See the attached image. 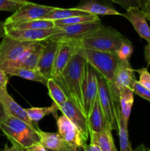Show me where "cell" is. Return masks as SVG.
Listing matches in <instances>:
<instances>
[{"label":"cell","mask_w":150,"mask_h":151,"mask_svg":"<svg viewBox=\"0 0 150 151\" xmlns=\"http://www.w3.org/2000/svg\"><path fill=\"white\" fill-rule=\"evenodd\" d=\"M87 63L86 60L76 53L71 59L63 72L57 78H53L61 87L68 97L74 100L83 111L82 87Z\"/></svg>","instance_id":"6da1fadb"},{"label":"cell","mask_w":150,"mask_h":151,"mask_svg":"<svg viewBox=\"0 0 150 151\" xmlns=\"http://www.w3.org/2000/svg\"><path fill=\"white\" fill-rule=\"evenodd\" d=\"M126 37L112 27L100 25L99 28L78 39L80 48L116 52Z\"/></svg>","instance_id":"7a4b0ae2"},{"label":"cell","mask_w":150,"mask_h":151,"mask_svg":"<svg viewBox=\"0 0 150 151\" xmlns=\"http://www.w3.org/2000/svg\"><path fill=\"white\" fill-rule=\"evenodd\" d=\"M0 130L7 137L12 145L27 148L40 142L37 129L32 128L24 121L11 116H7L0 121Z\"/></svg>","instance_id":"3957f363"},{"label":"cell","mask_w":150,"mask_h":151,"mask_svg":"<svg viewBox=\"0 0 150 151\" xmlns=\"http://www.w3.org/2000/svg\"><path fill=\"white\" fill-rule=\"evenodd\" d=\"M37 41H22L9 37L3 38L0 44V69L18 67Z\"/></svg>","instance_id":"277c9868"},{"label":"cell","mask_w":150,"mask_h":151,"mask_svg":"<svg viewBox=\"0 0 150 151\" xmlns=\"http://www.w3.org/2000/svg\"><path fill=\"white\" fill-rule=\"evenodd\" d=\"M77 53L108 82L112 81L120 60L117 53L85 48H80Z\"/></svg>","instance_id":"5b68a950"},{"label":"cell","mask_w":150,"mask_h":151,"mask_svg":"<svg viewBox=\"0 0 150 151\" xmlns=\"http://www.w3.org/2000/svg\"><path fill=\"white\" fill-rule=\"evenodd\" d=\"M54 8V7L51 6L26 1L21 4L19 8L4 21V23L5 25L18 24L35 19H41Z\"/></svg>","instance_id":"8992f818"},{"label":"cell","mask_w":150,"mask_h":151,"mask_svg":"<svg viewBox=\"0 0 150 151\" xmlns=\"http://www.w3.org/2000/svg\"><path fill=\"white\" fill-rule=\"evenodd\" d=\"M134 70L130 66L129 60H119L114 75L110 82H108L113 99L119 103L120 91L123 88H132L134 81L136 80Z\"/></svg>","instance_id":"52a82bcc"},{"label":"cell","mask_w":150,"mask_h":151,"mask_svg":"<svg viewBox=\"0 0 150 151\" xmlns=\"http://www.w3.org/2000/svg\"><path fill=\"white\" fill-rule=\"evenodd\" d=\"M96 77L98 82V97L100 106L111 131L116 130L117 128L116 118V103L117 102L113 99L107 80L97 72Z\"/></svg>","instance_id":"ba28073f"},{"label":"cell","mask_w":150,"mask_h":151,"mask_svg":"<svg viewBox=\"0 0 150 151\" xmlns=\"http://www.w3.org/2000/svg\"><path fill=\"white\" fill-rule=\"evenodd\" d=\"M53 40L60 41L51 73V78H55L63 72L71 59L78 52L80 47L78 39L62 38Z\"/></svg>","instance_id":"9c48e42d"},{"label":"cell","mask_w":150,"mask_h":151,"mask_svg":"<svg viewBox=\"0 0 150 151\" xmlns=\"http://www.w3.org/2000/svg\"><path fill=\"white\" fill-rule=\"evenodd\" d=\"M58 134L67 145L71 147H85L87 140L77 127L63 114L57 119Z\"/></svg>","instance_id":"30bf717a"},{"label":"cell","mask_w":150,"mask_h":151,"mask_svg":"<svg viewBox=\"0 0 150 151\" xmlns=\"http://www.w3.org/2000/svg\"><path fill=\"white\" fill-rule=\"evenodd\" d=\"M97 96H98V82H97L96 72L89 63H87L85 81L82 87L84 112L87 117L94 106Z\"/></svg>","instance_id":"8fae6325"},{"label":"cell","mask_w":150,"mask_h":151,"mask_svg":"<svg viewBox=\"0 0 150 151\" xmlns=\"http://www.w3.org/2000/svg\"><path fill=\"white\" fill-rule=\"evenodd\" d=\"M58 109L77 127L85 139L88 140L90 136L88 117L77 104L69 98L64 104L58 107Z\"/></svg>","instance_id":"7c38bea8"},{"label":"cell","mask_w":150,"mask_h":151,"mask_svg":"<svg viewBox=\"0 0 150 151\" xmlns=\"http://www.w3.org/2000/svg\"><path fill=\"white\" fill-rule=\"evenodd\" d=\"M60 41L48 38L43 41V49L37 69L46 78H51L53 66Z\"/></svg>","instance_id":"4fadbf2b"},{"label":"cell","mask_w":150,"mask_h":151,"mask_svg":"<svg viewBox=\"0 0 150 151\" xmlns=\"http://www.w3.org/2000/svg\"><path fill=\"white\" fill-rule=\"evenodd\" d=\"M60 32L59 27L41 29H6V35L22 41H44Z\"/></svg>","instance_id":"5bb4252c"},{"label":"cell","mask_w":150,"mask_h":151,"mask_svg":"<svg viewBox=\"0 0 150 151\" xmlns=\"http://www.w3.org/2000/svg\"><path fill=\"white\" fill-rule=\"evenodd\" d=\"M0 102L4 107L7 116H11L21 119L35 129L38 128L37 123L32 122L29 117L25 109L19 106L8 94L7 88H0Z\"/></svg>","instance_id":"9a60e30c"},{"label":"cell","mask_w":150,"mask_h":151,"mask_svg":"<svg viewBox=\"0 0 150 151\" xmlns=\"http://www.w3.org/2000/svg\"><path fill=\"white\" fill-rule=\"evenodd\" d=\"M123 17L127 19L133 26L140 37L150 44V27L147 23L146 14L139 7H130L127 9Z\"/></svg>","instance_id":"2e32d148"},{"label":"cell","mask_w":150,"mask_h":151,"mask_svg":"<svg viewBox=\"0 0 150 151\" xmlns=\"http://www.w3.org/2000/svg\"><path fill=\"white\" fill-rule=\"evenodd\" d=\"M101 24V22H97L72 25H64V26L59 27L61 29V32L60 33L53 35L49 38L58 39V38H71V39H79L89 32L96 29Z\"/></svg>","instance_id":"e0dca14e"},{"label":"cell","mask_w":150,"mask_h":151,"mask_svg":"<svg viewBox=\"0 0 150 151\" xmlns=\"http://www.w3.org/2000/svg\"><path fill=\"white\" fill-rule=\"evenodd\" d=\"M76 8L96 16H123V13H121L113 6L102 0H82Z\"/></svg>","instance_id":"ac0fdd59"},{"label":"cell","mask_w":150,"mask_h":151,"mask_svg":"<svg viewBox=\"0 0 150 151\" xmlns=\"http://www.w3.org/2000/svg\"><path fill=\"white\" fill-rule=\"evenodd\" d=\"M88 123L90 132L99 133L107 128L110 129L108 122L100 106L98 96L96 99L91 112L88 116Z\"/></svg>","instance_id":"d6986e66"},{"label":"cell","mask_w":150,"mask_h":151,"mask_svg":"<svg viewBox=\"0 0 150 151\" xmlns=\"http://www.w3.org/2000/svg\"><path fill=\"white\" fill-rule=\"evenodd\" d=\"M4 72L10 76H17L23 79L34 82L41 83L44 85H46L48 78L44 77L38 69H31L26 68L16 67L9 68L4 70Z\"/></svg>","instance_id":"ffe728a7"},{"label":"cell","mask_w":150,"mask_h":151,"mask_svg":"<svg viewBox=\"0 0 150 151\" xmlns=\"http://www.w3.org/2000/svg\"><path fill=\"white\" fill-rule=\"evenodd\" d=\"M37 132L40 138V143L46 149L53 150H60L66 147V144L60 135L57 133L45 132L37 128Z\"/></svg>","instance_id":"44dd1931"},{"label":"cell","mask_w":150,"mask_h":151,"mask_svg":"<svg viewBox=\"0 0 150 151\" xmlns=\"http://www.w3.org/2000/svg\"><path fill=\"white\" fill-rule=\"evenodd\" d=\"M116 118L119 131L120 151H132L128 134V123H126L122 119L119 103H116Z\"/></svg>","instance_id":"7402d4cb"},{"label":"cell","mask_w":150,"mask_h":151,"mask_svg":"<svg viewBox=\"0 0 150 151\" xmlns=\"http://www.w3.org/2000/svg\"><path fill=\"white\" fill-rule=\"evenodd\" d=\"M134 103V92L131 88L125 87L120 91L119 94V106L122 119L128 123Z\"/></svg>","instance_id":"603a6c76"},{"label":"cell","mask_w":150,"mask_h":151,"mask_svg":"<svg viewBox=\"0 0 150 151\" xmlns=\"http://www.w3.org/2000/svg\"><path fill=\"white\" fill-rule=\"evenodd\" d=\"M43 49V41H37L22 60L18 67L37 69ZM16 68V67H15Z\"/></svg>","instance_id":"cb8c5ba5"},{"label":"cell","mask_w":150,"mask_h":151,"mask_svg":"<svg viewBox=\"0 0 150 151\" xmlns=\"http://www.w3.org/2000/svg\"><path fill=\"white\" fill-rule=\"evenodd\" d=\"M90 13H86L83 10H79L76 8H60V7H54L52 10L49 12L48 14L46 15L41 19L45 20H60V19H67V18L72 17L76 16H84L88 15Z\"/></svg>","instance_id":"d4e9b609"},{"label":"cell","mask_w":150,"mask_h":151,"mask_svg":"<svg viewBox=\"0 0 150 151\" xmlns=\"http://www.w3.org/2000/svg\"><path fill=\"white\" fill-rule=\"evenodd\" d=\"M54 21L45 20V19H35L24 23L18 24L5 25L6 29H49L55 27Z\"/></svg>","instance_id":"484cf974"},{"label":"cell","mask_w":150,"mask_h":151,"mask_svg":"<svg viewBox=\"0 0 150 151\" xmlns=\"http://www.w3.org/2000/svg\"><path fill=\"white\" fill-rule=\"evenodd\" d=\"M28 116L30 118L31 120L35 123H37L40 120L43 119L44 116H48L49 114H53L54 118H57V112L59 110L58 107L54 103H52L49 107H44V108H29V109H25Z\"/></svg>","instance_id":"4316f807"},{"label":"cell","mask_w":150,"mask_h":151,"mask_svg":"<svg viewBox=\"0 0 150 151\" xmlns=\"http://www.w3.org/2000/svg\"><path fill=\"white\" fill-rule=\"evenodd\" d=\"M46 86L49 90V95L57 107H60L67 101L69 99L68 96L53 78H49L48 80Z\"/></svg>","instance_id":"83f0119b"},{"label":"cell","mask_w":150,"mask_h":151,"mask_svg":"<svg viewBox=\"0 0 150 151\" xmlns=\"http://www.w3.org/2000/svg\"><path fill=\"white\" fill-rule=\"evenodd\" d=\"M111 130L107 128L99 133L90 132L95 137L101 151H118L115 145Z\"/></svg>","instance_id":"f1b7e54d"},{"label":"cell","mask_w":150,"mask_h":151,"mask_svg":"<svg viewBox=\"0 0 150 151\" xmlns=\"http://www.w3.org/2000/svg\"><path fill=\"white\" fill-rule=\"evenodd\" d=\"M56 27H61L64 25L77 24L89 23V22H100L99 16L94 14L84 15V16H76L67 19L54 21Z\"/></svg>","instance_id":"f546056e"},{"label":"cell","mask_w":150,"mask_h":151,"mask_svg":"<svg viewBox=\"0 0 150 151\" xmlns=\"http://www.w3.org/2000/svg\"><path fill=\"white\" fill-rule=\"evenodd\" d=\"M132 52H133V47L132 43L127 38L122 42L118 51L116 52L118 57L120 60H129Z\"/></svg>","instance_id":"4dcf8cb0"},{"label":"cell","mask_w":150,"mask_h":151,"mask_svg":"<svg viewBox=\"0 0 150 151\" xmlns=\"http://www.w3.org/2000/svg\"><path fill=\"white\" fill-rule=\"evenodd\" d=\"M132 89L134 94L142 97L143 99L147 100V101L150 102V89L140 83L139 81H138L137 80L134 81L132 86Z\"/></svg>","instance_id":"1f68e13d"},{"label":"cell","mask_w":150,"mask_h":151,"mask_svg":"<svg viewBox=\"0 0 150 151\" xmlns=\"http://www.w3.org/2000/svg\"><path fill=\"white\" fill-rule=\"evenodd\" d=\"M110 1L119 4L126 10L130 7L141 8L144 0H110Z\"/></svg>","instance_id":"d6a6232c"},{"label":"cell","mask_w":150,"mask_h":151,"mask_svg":"<svg viewBox=\"0 0 150 151\" xmlns=\"http://www.w3.org/2000/svg\"><path fill=\"white\" fill-rule=\"evenodd\" d=\"M139 75V83L145 87L150 89V73L149 72L147 68H141V69L135 70Z\"/></svg>","instance_id":"836d02e7"},{"label":"cell","mask_w":150,"mask_h":151,"mask_svg":"<svg viewBox=\"0 0 150 151\" xmlns=\"http://www.w3.org/2000/svg\"><path fill=\"white\" fill-rule=\"evenodd\" d=\"M19 6L10 0H0V11L15 12Z\"/></svg>","instance_id":"e575fe53"},{"label":"cell","mask_w":150,"mask_h":151,"mask_svg":"<svg viewBox=\"0 0 150 151\" xmlns=\"http://www.w3.org/2000/svg\"><path fill=\"white\" fill-rule=\"evenodd\" d=\"M90 137H91V143L89 145H85V151H101L98 142L96 140L95 137L92 134H90Z\"/></svg>","instance_id":"d590c367"},{"label":"cell","mask_w":150,"mask_h":151,"mask_svg":"<svg viewBox=\"0 0 150 151\" xmlns=\"http://www.w3.org/2000/svg\"><path fill=\"white\" fill-rule=\"evenodd\" d=\"M8 81V75L4 70L0 69V88H7Z\"/></svg>","instance_id":"8d00e7d4"},{"label":"cell","mask_w":150,"mask_h":151,"mask_svg":"<svg viewBox=\"0 0 150 151\" xmlns=\"http://www.w3.org/2000/svg\"><path fill=\"white\" fill-rule=\"evenodd\" d=\"M141 9L145 13L146 19L150 21V0H144Z\"/></svg>","instance_id":"74e56055"},{"label":"cell","mask_w":150,"mask_h":151,"mask_svg":"<svg viewBox=\"0 0 150 151\" xmlns=\"http://www.w3.org/2000/svg\"><path fill=\"white\" fill-rule=\"evenodd\" d=\"M30 151H47V149L42 145L40 142L35 143L32 145L30 147H27Z\"/></svg>","instance_id":"f35d334b"},{"label":"cell","mask_w":150,"mask_h":151,"mask_svg":"<svg viewBox=\"0 0 150 151\" xmlns=\"http://www.w3.org/2000/svg\"><path fill=\"white\" fill-rule=\"evenodd\" d=\"M144 58L149 66H150V44L144 47Z\"/></svg>","instance_id":"ab89813d"},{"label":"cell","mask_w":150,"mask_h":151,"mask_svg":"<svg viewBox=\"0 0 150 151\" xmlns=\"http://www.w3.org/2000/svg\"><path fill=\"white\" fill-rule=\"evenodd\" d=\"M2 151H24V149L22 147L14 145H12V146H10V147L6 145Z\"/></svg>","instance_id":"60d3db41"},{"label":"cell","mask_w":150,"mask_h":151,"mask_svg":"<svg viewBox=\"0 0 150 151\" xmlns=\"http://www.w3.org/2000/svg\"><path fill=\"white\" fill-rule=\"evenodd\" d=\"M6 35V28L4 22L0 21V39L3 38Z\"/></svg>","instance_id":"b9f144b4"},{"label":"cell","mask_w":150,"mask_h":151,"mask_svg":"<svg viewBox=\"0 0 150 151\" xmlns=\"http://www.w3.org/2000/svg\"><path fill=\"white\" fill-rule=\"evenodd\" d=\"M66 151H85V147H74L71 146H69L66 145Z\"/></svg>","instance_id":"7bdbcfd3"},{"label":"cell","mask_w":150,"mask_h":151,"mask_svg":"<svg viewBox=\"0 0 150 151\" xmlns=\"http://www.w3.org/2000/svg\"><path fill=\"white\" fill-rule=\"evenodd\" d=\"M6 116H7V114H6L5 111H4V109L2 104H1V103L0 102V121L5 119Z\"/></svg>","instance_id":"ee69618b"},{"label":"cell","mask_w":150,"mask_h":151,"mask_svg":"<svg viewBox=\"0 0 150 151\" xmlns=\"http://www.w3.org/2000/svg\"><path fill=\"white\" fill-rule=\"evenodd\" d=\"M10 1H13V2L19 4V5H21V4H23V3L24 2H26V1H28L29 0H10Z\"/></svg>","instance_id":"f6af8a7d"},{"label":"cell","mask_w":150,"mask_h":151,"mask_svg":"<svg viewBox=\"0 0 150 151\" xmlns=\"http://www.w3.org/2000/svg\"><path fill=\"white\" fill-rule=\"evenodd\" d=\"M136 151H147V147L144 145H141L136 149Z\"/></svg>","instance_id":"bcb514c9"},{"label":"cell","mask_w":150,"mask_h":151,"mask_svg":"<svg viewBox=\"0 0 150 151\" xmlns=\"http://www.w3.org/2000/svg\"><path fill=\"white\" fill-rule=\"evenodd\" d=\"M47 151H66V149H63V150H49V149H47Z\"/></svg>","instance_id":"7dc6e473"},{"label":"cell","mask_w":150,"mask_h":151,"mask_svg":"<svg viewBox=\"0 0 150 151\" xmlns=\"http://www.w3.org/2000/svg\"><path fill=\"white\" fill-rule=\"evenodd\" d=\"M23 149H24V151H30L29 149H27V148H23Z\"/></svg>","instance_id":"c3c4849f"},{"label":"cell","mask_w":150,"mask_h":151,"mask_svg":"<svg viewBox=\"0 0 150 151\" xmlns=\"http://www.w3.org/2000/svg\"><path fill=\"white\" fill-rule=\"evenodd\" d=\"M147 151H150V149H149V148H147Z\"/></svg>","instance_id":"681fc988"},{"label":"cell","mask_w":150,"mask_h":151,"mask_svg":"<svg viewBox=\"0 0 150 151\" xmlns=\"http://www.w3.org/2000/svg\"><path fill=\"white\" fill-rule=\"evenodd\" d=\"M132 151H133V150H132ZM134 151H136V150H134Z\"/></svg>","instance_id":"f907efd6"}]
</instances>
